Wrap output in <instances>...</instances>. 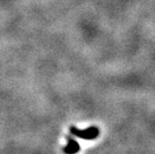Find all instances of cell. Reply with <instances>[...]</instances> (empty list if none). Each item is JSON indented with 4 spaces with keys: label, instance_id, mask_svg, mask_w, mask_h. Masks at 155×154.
<instances>
[{
    "label": "cell",
    "instance_id": "cell-2",
    "mask_svg": "<svg viewBox=\"0 0 155 154\" xmlns=\"http://www.w3.org/2000/svg\"><path fill=\"white\" fill-rule=\"evenodd\" d=\"M67 139V145L63 148V152L67 154H73L76 153L80 150V145L75 139H73L70 136H66Z\"/></svg>",
    "mask_w": 155,
    "mask_h": 154
},
{
    "label": "cell",
    "instance_id": "cell-1",
    "mask_svg": "<svg viewBox=\"0 0 155 154\" xmlns=\"http://www.w3.org/2000/svg\"><path fill=\"white\" fill-rule=\"evenodd\" d=\"M69 131H70V133L72 135L77 136L79 138L85 139V140L95 139V138H97L98 135H99V128L96 126L88 127L86 129H78L77 127L71 126Z\"/></svg>",
    "mask_w": 155,
    "mask_h": 154
}]
</instances>
